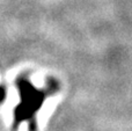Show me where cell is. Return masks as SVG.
I'll list each match as a JSON object with an SVG mask.
<instances>
[{
	"instance_id": "obj_2",
	"label": "cell",
	"mask_w": 132,
	"mask_h": 131,
	"mask_svg": "<svg viewBox=\"0 0 132 131\" xmlns=\"http://www.w3.org/2000/svg\"><path fill=\"white\" fill-rule=\"evenodd\" d=\"M5 99H6V89L4 86H0V103H2Z\"/></svg>"
},
{
	"instance_id": "obj_1",
	"label": "cell",
	"mask_w": 132,
	"mask_h": 131,
	"mask_svg": "<svg viewBox=\"0 0 132 131\" xmlns=\"http://www.w3.org/2000/svg\"><path fill=\"white\" fill-rule=\"evenodd\" d=\"M16 86L20 95V103L14 110V128L19 127L23 122H28L32 129L35 127V116L42 108V104L50 93V88H48V91L38 89L24 77L18 79Z\"/></svg>"
}]
</instances>
